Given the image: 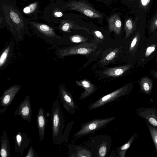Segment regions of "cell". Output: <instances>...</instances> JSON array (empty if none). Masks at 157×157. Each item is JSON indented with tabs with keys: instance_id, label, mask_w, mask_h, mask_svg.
Returning <instances> with one entry per match:
<instances>
[{
	"instance_id": "6da1fadb",
	"label": "cell",
	"mask_w": 157,
	"mask_h": 157,
	"mask_svg": "<svg viewBox=\"0 0 157 157\" xmlns=\"http://www.w3.org/2000/svg\"><path fill=\"white\" fill-rule=\"evenodd\" d=\"M5 27L17 43L31 36L27 19L13 0H0V28Z\"/></svg>"
},
{
	"instance_id": "7a4b0ae2",
	"label": "cell",
	"mask_w": 157,
	"mask_h": 157,
	"mask_svg": "<svg viewBox=\"0 0 157 157\" xmlns=\"http://www.w3.org/2000/svg\"><path fill=\"white\" fill-rule=\"evenodd\" d=\"M29 28L38 37L50 44L61 45L62 37L56 32L52 25L37 21L27 19Z\"/></svg>"
},
{
	"instance_id": "3957f363",
	"label": "cell",
	"mask_w": 157,
	"mask_h": 157,
	"mask_svg": "<svg viewBox=\"0 0 157 157\" xmlns=\"http://www.w3.org/2000/svg\"><path fill=\"white\" fill-rule=\"evenodd\" d=\"M51 119L53 143L54 145H58L59 144L64 126L63 113L58 100L53 102Z\"/></svg>"
},
{
	"instance_id": "277c9868",
	"label": "cell",
	"mask_w": 157,
	"mask_h": 157,
	"mask_svg": "<svg viewBox=\"0 0 157 157\" xmlns=\"http://www.w3.org/2000/svg\"><path fill=\"white\" fill-rule=\"evenodd\" d=\"M66 10L58 1L50 2L44 8L39 19L52 25H57L64 16Z\"/></svg>"
},
{
	"instance_id": "5b68a950",
	"label": "cell",
	"mask_w": 157,
	"mask_h": 157,
	"mask_svg": "<svg viewBox=\"0 0 157 157\" xmlns=\"http://www.w3.org/2000/svg\"><path fill=\"white\" fill-rule=\"evenodd\" d=\"M97 47L96 43H84L73 46L58 47L54 52L59 59L76 54L88 55L95 51Z\"/></svg>"
},
{
	"instance_id": "8992f818",
	"label": "cell",
	"mask_w": 157,
	"mask_h": 157,
	"mask_svg": "<svg viewBox=\"0 0 157 157\" xmlns=\"http://www.w3.org/2000/svg\"><path fill=\"white\" fill-rule=\"evenodd\" d=\"M56 0L60 3L66 10L78 11L91 18H100L102 17L101 14L99 12L85 2L74 1L65 3L62 0Z\"/></svg>"
},
{
	"instance_id": "52a82bcc",
	"label": "cell",
	"mask_w": 157,
	"mask_h": 157,
	"mask_svg": "<svg viewBox=\"0 0 157 157\" xmlns=\"http://www.w3.org/2000/svg\"><path fill=\"white\" fill-rule=\"evenodd\" d=\"M115 118V117H111L103 119H96L86 123L73 137H79L100 129Z\"/></svg>"
},
{
	"instance_id": "ba28073f",
	"label": "cell",
	"mask_w": 157,
	"mask_h": 157,
	"mask_svg": "<svg viewBox=\"0 0 157 157\" xmlns=\"http://www.w3.org/2000/svg\"><path fill=\"white\" fill-rule=\"evenodd\" d=\"M128 88L129 86L126 85L103 96L90 105L89 107V109L92 110L101 107L122 96L128 94Z\"/></svg>"
},
{
	"instance_id": "9c48e42d",
	"label": "cell",
	"mask_w": 157,
	"mask_h": 157,
	"mask_svg": "<svg viewBox=\"0 0 157 157\" xmlns=\"http://www.w3.org/2000/svg\"><path fill=\"white\" fill-rule=\"evenodd\" d=\"M22 5L20 10L26 19L32 20H38L42 0H30Z\"/></svg>"
},
{
	"instance_id": "30bf717a",
	"label": "cell",
	"mask_w": 157,
	"mask_h": 157,
	"mask_svg": "<svg viewBox=\"0 0 157 157\" xmlns=\"http://www.w3.org/2000/svg\"><path fill=\"white\" fill-rule=\"evenodd\" d=\"M59 96L62 105L68 113H74L78 107L71 94L63 84L59 86Z\"/></svg>"
},
{
	"instance_id": "8fae6325",
	"label": "cell",
	"mask_w": 157,
	"mask_h": 157,
	"mask_svg": "<svg viewBox=\"0 0 157 157\" xmlns=\"http://www.w3.org/2000/svg\"><path fill=\"white\" fill-rule=\"evenodd\" d=\"M21 86L15 85L4 91L0 98V114L5 112L12 102L16 94L19 91Z\"/></svg>"
},
{
	"instance_id": "7c38bea8",
	"label": "cell",
	"mask_w": 157,
	"mask_h": 157,
	"mask_svg": "<svg viewBox=\"0 0 157 157\" xmlns=\"http://www.w3.org/2000/svg\"><path fill=\"white\" fill-rule=\"evenodd\" d=\"M19 115L24 120L30 123L32 119V109L29 96H26L14 112L13 116Z\"/></svg>"
},
{
	"instance_id": "4fadbf2b",
	"label": "cell",
	"mask_w": 157,
	"mask_h": 157,
	"mask_svg": "<svg viewBox=\"0 0 157 157\" xmlns=\"http://www.w3.org/2000/svg\"><path fill=\"white\" fill-rule=\"evenodd\" d=\"M54 27L61 32L65 33H70L72 29L84 30L90 33L88 28L79 26L73 21L66 19L64 17L60 20L57 25L54 26Z\"/></svg>"
},
{
	"instance_id": "5bb4252c",
	"label": "cell",
	"mask_w": 157,
	"mask_h": 157,
	"mask_svg": "<svg viewBox=\"0 0 157 157\" xmlns=\"http://www.w3.org/2000/svg\"><path fill=\"white\" fill-rule=\"evenodd\" d=\"M136 113L151 125L157 127V110L155 108H140L137 110Z\"/></svg>"
},
{
	"instance_id": "9a60e30c",
	"label": "cell",
	"mask_w": 157,
	"mask_h": 157,
	"mask_svg": "<svg viewBox=\"0 0 157 157\" xmlns=\"http://www.w3.org/2000/svg\"><path fill=\"white\" fill-rule=\"evenodd\" d=\"M31 139L29 138L25 132H19L16 135L15 140V151L20 156L22 155L25 148L30 143Z\"/></svg>"
},
{
	"instance_id": "2e32d148",
	"label": "cell",
	"mask_w": 157,
	"mask_h": 157,
	"mask_svg": "<svg viewBox=\"0 0 157 157\" xmlns=\"http://www.w3.org/2000/svg\"><path fill=\"white\" fill-rule=\"evenodd\" d=\"M37 123L38 130L39 139L43 140L45 135V128L46 124V120L44 115V110L42 108L39 109L37 117Z\"/></svg>"
},
{
	"instance_id": "e0dca14e",
	"label": "cell",
	"mask_w": 157,
	"mask_h": 157,
	"mask_svg": "<svg viewBox=\"0 0 157 157\" xmlns=\"http://www.w3.org/2000/svg\"><path fill=\"white\" fill-rule=\"evenodd\" d=\"M13 42L12 41L3 49L0 56V68L2 69L12 55Z\"/></svg>"
},
{
	"instance_id": "ac0fdd59",
	"label": "cell",
	"mask_w": 157,
	"mask_h": 157,
	"mask_svg": "<svg viewBox=\"0 0 157 157\" xmlns=\"http://www.w3.org/2000/svg\"><path fill=\"white\" fill-rule=\"evenodd\" d=\"M76 84L82 87L85 89V91L82 93L79 99L83 100L91 95L95 90V86L89 81L86 80L77 81Z\"/></svg>"
},
{
	"instance_id": "d6986e66",
	"label": "cell",
	"mask_w": 157,
	"mask_h": 157,
	"mask_svg": "<svg viewBox=\"0 0 157 157\" xmlns=\"http://www.w3.org/2000/svg\"><path fill=\"white\" fill-rule=\"evenodd\" d=\"M108 23L109 31L114 32L116 34H119L121 30L122 23L119 16L117 14L112 15L109 19Z\"/></svg>"
},
{
	"instance_id": "ffe728a7",
	"label": "cell",
	"mask_w": 157,
	"mask_h": 157,
	"mask_svg": "<svg viewBox=\"0 0 157 157\" xmlns=\"http://www.w3.org/2000/svg\"><path fill=\"white\" fill-rule=\"evenodd\" d=\"M1 147L0 154L2 157H10V147L7 133L3 131L1 137Z\"/></svg>"
},
{
	"instance_id": "44dd1931",
	"label": "cell",
	"mask_w": 157,
	"mask_h": 157,
	"mask_svg": "<svg viewBox=\"0 0 157 157\" xmlns=\"http://www.w3.org/2000/svg\"><path fill=\"white\" fill-rule=\"evenodd\" d=\"M131 65H127L116 67L109 68L104 71L103 73L107 76L117 77L120 76L131 67Z\"/></svg>"
},
{
	"instance_id": "7402d4cb",
	"label": "cell",
	"mask_w": 157,
	"mask_h": 157,
	"mask_svg": "<svg viewBox=\"0 0 157 157\" xmlns=\"http://www.w3.org/2000/svg\"><path fill=\"white\" fill-rule=\"evenodd\" d=\"M141 90L147 94H151L153 86L152 80L148 77L142 78L140 82Z\"/></svg>"
},
{
	"instance_id": "603a6c76",
	"label": "cell",
	"mask_w": 157,
	"mask_h": 157,
	"mask_svg": "<svg viewBox=\"0 0 157 157\" xmlns=\"http://www.w3.org/2000/svg\"><path fill=\"white\" fill-rule=\"evenodd\" d=\"M137 136L138 135L136 133L134 134L126 143L121 147L118 152V155L120 157H124L126 151L132 142L137 138Z\"/></svg>"
},
{
	"instance_id": "cb8c5ba5",
	"label": "cell",
	"mask_w": 157,
	"mask_h": 157,
	"mask_svg": "<svg viewBox=\"0 0 157 157\" xmlns=\"http://www.w3.org/2000/svg\"><path fill=\"white\" fill-rule=\"evenodd\" d=\"M133 21L131 18H129L125 21L124 28L125 31V38H128L131 35L135 29L136 26V22Z\"/></svg>"
},
{
	"instance_id": "d4e9b609",
	"label": "cell",
	"mask_w": 157,
	"mask_h": 157,
	"mask_svg": "<svg viewBox=\"0 0 157 157\" xmlns=\"http://www.w3.org/2000/svg\"><path fill=\"white\" fill-rule=\"evenodd\" d=\"M140 37V35L138 31L135 35L131 43L129 49V52H135V50L137 47Z\"/></svg>"
},
{
	"instance_id": "484cf974",
	"label": "cell",
	"mask_w": 157,
	"mask_h": 157,
	"mask_svg": "<svg viewBox=\"0 0 157 157\" xmlns=\"http://www.w3.org/2000/svg\"><path fill=\"white\" fill-rule=\"evenodd\" d=\"M149 130L157 152V128L154 126L149 125Z\"/></svg>"
},
{
	"instance_id": "4316f807",
	"label": "cell",
	"mask_w": 157,
	"mask_h": 157,
	"mask_svg": "<svg viewBox=\"0 0 157 157\" xmlns=\"http://www.w3.org/2000/svg\"><path fill=\"white\" fill-rule=\"evenodd\" d=\"M69 39L70 42L74 43H83L87 41L86 38L78 35L70 36Z\"/></svg>"
},
{
	"instance_id": "83f0119b",
	"label": "cell",
	"mask_w": 157,
	"mask_h": 157,
	"mask_svg": "<svg viewBox=\"0 0 157 157\" xmlns=\"http://www.w3.org/2000/svg\"><path fill=\"white\" fill-rule=\"evenodd\" d=\"M76 155V156L80 157H89L92 156L90 152L86 149H82L79 150L77 152Z\"/></svg>"
},
{
	"instance_id": "f1b7e54d",
	"label": "cell",
	"mask_w": 157,
	"mask_h": 157,
	"mask_svg": "<svg viewBox=\"0 0 157 157\" xmlns=\"http://www.w3.org/2000/svg\"><path fill=\"white\" fill-rule=\"evenodd\" d=\"M157 28V13L154 17L150 26V31L153 32Z\"/></svg>"
},
{
	"instance_id": "f546056e",
	"label": "cell",
	"mask_w": 157,
	"mask_h": 157,
	"mask_svg": "<svg viewBox=\"0 0 157 157\" xmlns=\"http://www.w3.org/2000/svg\"><path fill=\"white\" fill-rule=\"evenodd\" d=\"M117 52L118 50L117 49L112 51L105 57V60L108 61L113 59L115 57Z\"/></svg>"
},
{
	"instance_id": "4dcf8cb0",
	"label": "cell",
	"mask_w": 157,
	"mask_h": 157,
	"mask_svg": "<svg viewBox=\"0 0 157 157\" xmlns=\"http://www.w3.org/2000/svg\"><path fill=\"white\" fill-rule=\"evenodd\" d=\"M156 45L152 44L148 47L146 51L145 56L148 57L155 50Z\"/></svg>"
},
{
	"instance_id": "1f68e13d",
	"label": "cell",
	"mask_w": 157,
	"mask_h": 157,
	"mask_svg": "<svg viewBox=\"0 0 157 157\" xmlns=\"http://www.w3.org/2000/svg\"><path fill=\"white\" fill-rule=\"evenodd\" d=\"M151 0H140V7L143 9H145L147 7Z\"/></svg>"
},
{
	"instance_id": "d6a6232c",
	"label": "cell",
	"mask_w": 157,
	"mask_h": 157,
	"mask_svg": "<svg viewBox=\"0 0 157 157\" xmlns=\"http://www.w3.org/2000/svg\"><path fill=\"white\" fill-rule=\"evenodd\" d=\"M37 156V154L33 147L31 146L29 148L27 154L25 156V157H36Z\"/></svg>"
},
{
	"instance_id": "836d02e7",
	"label": "cell",
	"mask_w": 157,
	"mask_h": 157,
	"mask_svg": "<svg viewBox=\"0 0 157 157\" xmlns=\"http://www.w3.org/2000/svg\"><path fill=\"white\" fill-rule=\"evenodd\" d=\"M98 152L99 155L100 156L104 157L107 152V148L106 146L105 145L101 146L99 149Z\"/></svg>"
},
{
	"instance_id": "e575fe53",
	"label": "cell",
	"mask_w": 157,
	"mask_h": 157,
	"mask_svg": "<svg viewBox=\"0 0 157 157\" xmlns=\"http://www.w3.org/2000/svg\"><path fill=\"white\" fill-rule=\"evenodd\" d=\"M94 33L98 38L101 39H102L104 38V36L100 31H94Z\"/></svg>"
},
{
	"instance_id": "d590c367",
	"label": "cell",
	"mask_w": 157,
	"mask_h": 157,
	"mask_svg": "<svg viewBox=\"0 0 157 157\" xmlns=\"http://www.w3.org/2000/svg\"><path fill=\"white\" fill-rule=\"evenodd\" d=\"M152 72L153 75L157 78V71H154Z\"/></svg>"
},
{
	"instance_id": "8d00e7d4",
	"label": "cell",
	"mask_w": 157,
	"mask_h": 157,
	"mask_svg": "<svg viewBox=\"0 0 157 157\" xmlns=\"http://www.w3.org/2000/svg\"><path fill=\"white\" fill-rule=\"evenodd\" d=\"M22 0L23 2H28V1H30V0Z\"/></svg>"
},
{
	"instance_id": "74e56055",
	"label": "cell",
	"mask_w": 157,
	"mask_h": 157,
	"mask_svg": "<svg viewBox=\"0 0 157 157\" xmlns=\"http://www.w3.org/2000/svg\"><path fill=\"white\" fill-rule=\"evenodd\" d=\"M13 0L16 2L17 1H19L20 0Z\"/></svg>"
},
{
	"instance_id": "f35d334b",
	"label": "cell",
	"mask_w": 157,
	"mask_h": 157,
	"mask_svg": "<svg viewBox=\"0 0 157 157\" xmlns=\"http://www.w3.org/2000/svg\"></svg>"
}]
</instances>
